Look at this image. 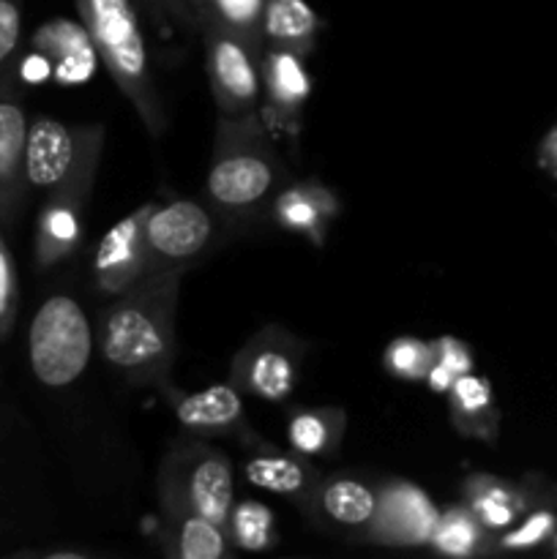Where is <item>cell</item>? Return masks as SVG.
<instances>
[{"label": "cell", "instance_id": "obj_19", "mask_svg": "<svg viewBox=\"0 0 557 559\" xmlns=\"http://www.w3.org/2000/svg\"><path fill=\"white\" fill-rule=\"evenodd\" d=\"M464 506L475 513L481 524L491 535L506 533L519 522L530 508L549 497H538L530 486L511 484V480L495 478V475H470L462 486Z\"/></svg>", "mask_w": 557, "mask_h": 559}, {"label": "cell", "instance_id": "obj_21", "mask_svg": "<svg viewBox=\"0 0 557 559\" xmlns=\"http://www.w3.org/2000/svg\"><path fill=\"white\" fill-rule=\"evenodd\" d=\"M448 409H451V424L459 435L473 437V440H495L497 426H500V409L495 404L489 380L478 374H462L448 388Z\"/></svg>", "mask_w": 557, "mask_h": 559}, {"label": "cell", "instance_id": "obj_11", "mask_svg": "<svg viewBox=\"0 0 557 559\" xmlns=\"http://www.w3.org/2000/svg\"><path fill=\"white\" fill-rule=\"evenodd\" d=\"M440 511L424 489L410 480H388L377 486V511L366 527V544L391 546V549H410L426 546Z\"/></svg>", "mask_w": 557, "mask_h": 559}, {"label": "cell", "instance_id": "obj_16", "mask_svg": "<svg viewBox=\"0 0 557 559\" xmlns=\"http://www.w3.org/2000/svg\"><path fill=\"white\" fill-rule=\"evenodd\" d=\"M342 202L320 180H300V183H284L273 197L268 216L284 233L300 235L315 246L325 243L328 224L339 216Z\"/></svg>", "mask_w": 557, "mask_h": 559}, {"label": "cell", "instance_id": "obj_28", "mask_svg": "<svg viewBox=\"0 0 557 559\" xmlns=\"http://www.w3.org/2000/svg\"><path fill=\"white\" fill-rule=\"evenodd\" d=\"M435 364V344L415 336H399L382 353V366L388 374L404 382H424Z\"/></svg>", "mask_w": 557, "mask_h": 559}, {"label": "cell", "instance_id": "obj_18", "mask_svg": "<svg viewBox=\"0 0 557 559\" xmlns=\"http://www.w3.org/2000/svg\"><path fill=\"white\" fill-rule=\"evenodd\" d=\"M377 511V486L355 475H322L306 513L328 527L364 538Z\"/></svg>", "mask_w": 557, "mask_h": 559}, {"label": "cell", "instance_id": "obj_9", "mask_svg": "<svg viewBox=\"0 0 557 559\" xmlns=\"http://www.w3.org/2000/svg\"><path fill=\"white\" fill-rule=\"evenodd\" d=\"M213 238H216V216L202 202L169 200L164 205H153L145 227L147 267L151 273L189 267V262L205 254Z\"/></svg>", "mask_w": 557, "mask_h": 559}, {"label": "cell", "instance_id": "obj_24", "mask_svg": "<svg viewBox=\"0 0 557 559\" xmlns=\"http://www.w3.org/2000/svg\"><path fill=\"white\" fill-rule=\"evenodd\" d=\"M431 551L446 557H481L495 551V535L475 519L467 506H451L440 511L431 533Z\"/></svg>", "mask_w": 557, "mask_h": 559}, {"label": "cell", "instance_id": "obj_15", "mask_svg": "<svg viewBox=\"0 0 557 559\" xmlns=\"http://www.w3.org/2000/svg\"><path fill=\"white\" fill-rule=\"evenodd\" d=\"M27 120L22 93L14 80L0 82V227L14 224L25 205Z\"/></svg>", "mask_w": 557, "mask_h": 559}, {"label": "cell", "instance_id": "obj_34", "mask_svg": "<svg viewBox=\"0 0 557 559\" xmlns=\"http://www.w3.org/2000/svg\"><path fill=\"white\" fill-rule=\"evenodd\" d=\"M549 544H552V551H555V557H557V535L549 540Z\"/></svg>", "mask_w": 557, "mask_h": 559}, {"label": "cell", "instance_id": "obj_14", "mask_svg": "<svg viewBox=\"0 0 557 559\" xmlns=\"http://www.w3.org/2000/svg\"><path fill=\"white\" fill-rule=\"evenodd\" d=\"M311 93L306 55L284 47H262V109L276 131L298 134L300 115Z\"/></svg>", "mask_w": 557, "mask_h": 559}, {"label": "cell", "instance_id": "obj_17", "mask_svg": "<svg viewBox=\"0 0 557 559\" xmlns=\"http://www.w3.org/2000/svg\"><path fill=\"white\" fill-rule=\"evenodd\" d=\"M249 459L244 464L246 480L257 489L295 502L306 511L322 478L320 469L306 462V456H300V453L278 451V448L268 445L265 440H257L254 445H249Z\"/></svg>", "mask_w": 557, "mask_h": 559}, {"label": "cell", "instance_id": "obj_26", "mask_svg": "<svg viewBox=\"0 0 557 559\" xmlns=\"http://www.w3.org/2000/svg\"><path fill=\"white\" fill-rule=\"evenodd\" d=\"M224 530H227L229 544L240 551H265L278 544L271 508L257 500L235 502Z\"/></svg>", "mask_w": 557, "mask_h": 559}, {"label": "cell", "instance_id": "obj_10", "mask_svg": "<svg viewBox=\"0 0 557 559\" xmlns=\"http://www.w3.org/2000/svg\"><path fill=\"white\" fill-rule=\"evenodd\" d=\"M98 167L85 169L60 189L49 191L36 222L33 257L38 271H52L76 254L85 238V213Z\"/></svg>", "mask_w": 557, "mask_h": 559}, {"label": "cell", "instance_id": "obj_5", "mask_svg": "<svg viewBox=\"0 0 557 559\" xmlns=\"http://www.w3.org/2000/svg\"><path fill=\"white\" fill-rule=\"evenodd\" d=\"M96 331L85 309L71 295H49L31 320L27 360L36 380L47 388H69L91 364Z\"/></svg>", "mask_w": 557, "mask_h": 559}, {"label": "cell", "instance_id": "obj_27", "mask_svg": "<svg viewBox=\"0 0 557 559\" xmlns=\"http://www.w3.org/2000/svg\"><path fill=\"white\" fill-rule=\"evenodd\" d=\"M557 535V508L552 500L530 508L513 527L495 535V551H533Z\"/></svg>", "mask_w": 557, "mask_h": 559}, {"label": "cell", "instance_id": "obj_4", "mask_svg": "<svg viewBox=\"0 0 557 559\" xmlns=\"http://www.w3.org/2000/svg\"><path fill=\"white\" fill-rule=\"evenodd\" d=\"M158 506L183 508L224 527L235 506L229 459L202 437L175 442L158 469Z\"/></svg>", "mask_w": 557, "mask_h": 559}, {"label": "cell", "instance_id": "obj_8", "mask_svg": "<svg viewBox=\"0 0 557 559\" xmlns=\"http://www.w3.org/2000/svg\"><path fill=\"white\" fill-rule=\"evenodd\" d=\"M304 349V342L287 328L265 325L238 349L229 366V382L262 402H287L300 380Z\"/></svg>", "mask_w": 557, "mask_h": 559}, {"label": "cell", "instance_id": "obj_3", "mask_svg": "<svg viewBox=\"0 0 557 559\" xmlns=\"http://www.w3.org/2000/svg\"><path fill=\"white\" fill-rule=\"evenodd\" d=\"M74 5L118 91L140 115L147 134L162 136L167 112L153 80L151 52L134 0H74Z\"/></svg>", "mask_w": 557, "mask_h": 559}, {"label": "cell", "instance_id": "obj_20", "mask_svg": "<svg viewBox=\"0 0 557 559\" xmlns=\"http://www.w3.org/2000/svg\"><path fill=\"white\" fill-rule=\"evenodd\" d=\"M162 549L175 559H222L233 544L227 530L183 508H162Z\"/></svg>", "mask_w": 557, "mask_h": 559}, {"label": "cell", "instance_id": "obj_7", "mask_svg": "<svg viewBox=\"0 0 557 559\" xmlns=\"http://www.w3.org/2000/svg\"><path fill=\"white\" fill-rule=\"evenodd\" d=\"M205 71L218 115L244 118L262 107V47L216 25H200Z\"/></svg>", "mask_w": 557, "mask_h": 559}, {"label": "cell", "instance_id": "obj_31", "mask_svg": "<svg viewBox=\"0 0 557 559\" xmlns=\"http://www.w3.org/2000/svg\"><path fill=\"white\" fill-rule=\"evenodd\" d=\"M431 344H435V364L431 366H440V369L446 371V374H451L453 380H459L462 374H470V371H473V353H470V347L462 338L440 336Z\"/></svg>", "mask_w": 557, "mask_h": 559}, {"label": "cell", "instance_id": "obj_2", "mask_svg": "<svg viewBox=\"0 0 557 559\" xmlns=\"http://www.w3.org/2000/svg\"><path fill=\"white\" fill-rule=\"evenodd\" d=\"M287 180V167L273 151L257 115H218L205 178V194L216 216L227 222L265 218L273 197Z\"/></svg>", "mask_w": 557, "mask_h": 559}, {"label": "cell", "instance_id": "obj_25", "mask_svg": "<svg viewBox=\"0 0 557 559\" xmlns=\"http://www.w3.org/2000/svg\"><path fill=\"white\" fill-rule=\"evenodd\" d=\"M268 0H189V20L200 25H216L251 44H262V11Z\"/></svg>", "mask_w": 557, "mask_h": 559}, {"label": "cell", "instance_id": "obj_30", "mask_svg": "<svg viewBox=\"0 0 557 559\" xmlns=\"http://www.w3.org/2000/svg\"><path fill=\"white\" fill-rule=\"evenodd\" d=\"M22 41V0H0V82L14 80Z\"/></svg>", "mask_w": 557, "mask_h": 559}, {"label": "cell", "instance_id": "obj_1", "mask_svg": "<svg viewBox=\"0 0 557 559\" xmlns=\"http://www.w3.org/2000/svg\"><path fill=\"white\" fill-rule=\"evenodd\" d=\"M186 267L156 271L102 311L96 344L104 364L131 385H164L173 374L180 282Z\"/></svg>", "mask_w": 557, "mask_h": 559}, {"label": "cell", "instance_id": "obj_23", "mask_svg": "<svg viewBox=\"0 0 557 559\" xmlns=\"http://www.w3.org/2000/svg\"><path fill=\"white\" fill-rule=\"evenodd\" d=\"M347 415L339 407H298L287 420L289 448L300 456H331L342 445Z\"/></svg>", "mask_w": 557, "mask_h": 559}, {"label": "cell", "instance_id": "obj_32", "mask_svg": "<svg viewBox=\"0 0 557 559\" xmlns=\"http://www.w3.org/2000/svg\"><path fill=\"white\" fill-rule=\"evenodd\" d=\"M538 162H541V167L557 175V126L544 136V142H541Z\"/></svg>", "mask_w": 557, "mask_h": 559}, {"label": "cell", "instance_id": "obj_29", "mask_svg": "<svg viewBox=\"0 0 557 559\" xmlns=\"http://www.w3.org/2000/svg\"><path fill=\"white\" fill-rule=\"evenodd\" d=\"M16 309H20V276L9 243L0 233V342H5L14 331Z\"/></svg>", "mask_w": 557, "mask_h": 559}, {"label": "cell", "instance_id": "obj_6", "mask_svg": "<svg viewBox=\"0 0 557 559\" xmlns=\"http://www.w3.org/2000/svg\"><path fill=\"white\" fill-rule=\"evenodd\" d=\"M104 151V126L63 123L58 118L31 120L25 147L27 191L60 189L85 169L98 167Z\"/></svg>", "mask_w": 557, "mask_h": 559}, {"label": "cell", "instance_id": "obj_12", "mask_svg": "<svg viewBox=\"0 0 557 559\" xmlns=\"http://www.w3.org/2000/svg\"><path fill=\"white\" fill-rule=\"evenodd\" d=\"M158 388L164 391V399L173 407L178 424L191 437H233V440L244 442L246 448L260 440L246 424L244 399L233 382L208 385L191 393L180 391L169 380Z\"/></svg>", "mask_w": 557, "mask_h": 559}, {"label": "cell", "instance_id": "obj_33", "mask_svg": "<svg viewBox=\"0 0 557 559\" xmlns=\"http://www.w3.org/2000/svg\"><path fill=\"white\" fill-rule=\"evenodd\" d=\"M156 3L167 5V9H173V11H175V14L189 16V0H156Z\"/></svg>", "mask_w": 557, "mask_h": 559}, {"label": "cell", "instance_id": "obj_13", "mask_svg": "<svg viewBox=\"0 0 557 559\" xmlns=\"http://www.w3.org/2000/svg\"><path fill=\"white\" fill-rule=\"evenodd\" d=\"M156 202H145L120 218L93 251V282L98 293L118 298L151 273L147 267L145 227Z\"/></svg>", "mask_w": 557, "mask_h": 559}, {"label": "cell", "instance_id": "obj_22", "mask_svg": "<svg viewBox=\"0 0 557 559\" xmlns=\"http://www.w3.org/2000/svg\"><path fill=\"white\" fill-rule=\"evenodd\" d=\"M260 33L262 44L309 55L320 33V16L306 0H268Z\"/></svg>", "mask_w": 557, "mask_h": 559}]
</instances>
